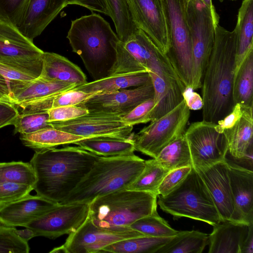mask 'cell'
<instances>
[{
	"mask_svg": "<svg viewBox=\"0 0 253 253\" xmlns=\"http://www.w3.org/2000/svg\"><path fill=\"white\" fill-rule=\"evenodd\" d=\"M188 0H162L167 22L169 49L167 54L185 87L192 78L191 37L186 18Z\"/></svg>",
	"mask_w": 253,
	"mask_h": 253,
	"instance_id": "cell-8",
	"label": "cell"
},
{
	"mask_svg": "<svg viewBox=\"0 0 253 253\" xmlns=\"http://www.w3.org/2000/svg\"><path fill=\"white\" fill-rule=\"evenodd\" d=\"M209 244V235L196 230L180 231L157 253H201Z\"/></svg>",
	"mask_w": 253,
	"mask_h": 253,
	"instance_id": "cell-32",
	"label": "cell"
},
{
	"mask_svg": "<svg viewBox=\"0 0 253 253\" xmlns=\"http://www.w3.org/2000/svg\"><path fill=\"white\" fill-rule=\"evenodd\" d=\"M88 214L89 204H59L25 227L33 230L36 237L55 239L75 232L87 219Z\"/></svg>",
	"mask_w": 253,
	"mask_h": 253,
	"instance_id": "cell-12",
	"label": "cell"
},
{
	"mask_svg": "<svg viewBox=\"0 0 253 253\" xmlns=\"http://www.w3.org/2000/svg\"><path fill=\"white\" fill-rule=\"evenodd\" d=\"M183 98L186 105L191 110H198L202 109L203 100L202 96L190 87H186L183 94Z\"/></svg>",
	"mask_w": 253,
	"mask_h": 253,
	"instance_id": "cell-50",
	"label": "cell"
},
{
	"mask_svg": "<svg viewBox=\"0 0 253 253\" xmlns=\"http://www.w3.org/2000/svg\"><path fill=\"white\" fill-rule=\"evenodd\" d=\"M253 253V224L249 225L248 234L243 242L241 253Z\"/></svg>",
	"mask_w": 253,
	"mask_h": 253,
	"instance_id": "cell-51",
	"label": "cell"
},
{
	"mask_svg": "<svg viewBox=\"0 0 253 253\" xmlns=\"http://www.w3.org/2000/svg\"><path fill=\"white\" fill-rule=\"evenodd\" d=\"M56 129L88 138L132 139L133 126L126 125L121 116L92 113L62 122H50Z\"/></svg>",
	"mask_w": 253,
	"mask_h": 253,
	"instance_id": "cell-11",
	"label": "cell"
},
{
	"mask_svg": "<svg viewBox=\"0 0 253 253\" xmlns=\"http://www.w3.org/2000/svg\"><path fill=\"white\" fill-rule=\"evenodd\" d=\"M29 2V0H0V20L18 28Z\"/></svg>",
	"mask_w": 253,
	"mask_h": 253,
	"instance_id": "cell-40",
	"label": "cell"
},
{
	"mask_svg": "<svg viewBox=\"0 0 253 253\" xmlns=\"http://www.w3.org/2000/svg\"><path fill=\"white\" fill-rule=\"evenodd\" d=\"M98 93H86L74 88L56 94L51 108L63 106H78Z\"/></svg>",
	"mask_w": 253,
	"mask_h": 253,
	"instance_id": "cell-45",
	"label": "cell"
},
{
	"mask_svg": "<svg viewBox=\"0 0 253 253\" xmlns=\"http://www.w3.org/2000/svg\"><path fill=\"white\" fill-rule=\"evenodd\" d=\"M26 229L22 230H17L16 229L15 232L17 236L23 241L28 242L30 239L36 237L34 231L29 228L25 227Z\"/></svg>",
	"mask_w": 253,
	"mask_h": 253,
	"instance_id": "cell-53",
	"label": "cell"
},
{
	"mask_svg": "<svg viewBox=\"0 0 253 253\" xmlns=\"http://www.w3.org/2000/svg\"><path fill=\"white\" fill-rule=\"evenodd\" d=\"M82 148L99 156L112 157L134 154L132 139L88 138L74 143Z\"/></svg>",
	"mask_w": 253,
	"mask_h": 253,
	"instance_id": "cell-29",
	"label": "cell"
},
{
	"mask_svg": "<svg viewBox=\"0 0 253 253\" xmlns=\"http://www.w3.org/2000/svg\"><path fill=\"white\" fill-rule=\"evenodd\" d=\"M59 204L37 194H29L0 208V223L7 226L25 227Z\"/></svg>",
	"mask_w": 253,
	"mask_h": 253,
	"instance_id": "cell-20",
	"label": "cell"
},
{
	"mask_svg": "<svg viewBox=\"0 0 253 253\" xmlns=\"http://www.w3.org/2000/svg\"><path fill=\"white\" fill-rule=\"evenodd\" d=\"M228 164L234 203L232 221L250 225L253 224V171L228 162Z\"/></svg>",
	"mask_w": 253,
	"mask_h": 253,
	"instance_id": "cell-19",
	"label": "cell"
},
{
	"mask_svg": "<svg viewBox=\"0 0 253 253\" xmlns=\"http://www.w3.org/2000/svg\"><path fill=\"white\" fill-rule=\"evenodd\" d=\"M100 157L79 146L36 150L30 161L36 177L34 190L60 204Z\"/></svg>",
	"mask_w": 253,
	"mask_h": 253,
	"instance_id": "cell-1",
	"label": "cell"
},
{
	"mask_svg": "<svg viewBox=\"0 0 253 253\" xmlns=\"http://www.w3.org/2000/svg\"><path fill=\"white\" fill-rule=\"evenodd\" d=\"M155 159L169 171L184 167H193L190 149L184 133L165 147Z\"/></svg>",
	"mask_w": 253,
	"mask_h": 253,
	"instance_id": "cell-33",
	"label": "cell"
},
{
	"mask_svg": "<svg viewBox=\"0 0 253 253\" xmlns=\"http://www.w3.org/2000/svg\"><path fill=\"white\" fill-rule=\"evenodd\" d=\"M243 114V106L240 103L234 105L232 110L222 119L217 122L215 130L220 133L233 126L240 119Z\"/></svg>",
	"mask_w": 253,
	"mask_h": 253,
	"instance_id": "cell-47",
	"label": "cell"
},
{
	"mask_svg": "<svg viewBox=\"0 0 253 253\" xmlns=\"http://www.w3.org/2000/svg\"><path fill=\"white\" fill-rule=\"evenodd\" d=\"M66 6L65 0H29L24 16L17 29L33 42Z\"/></svg>",
	"mask_w": 253,
	"mask_h": 253,
	"instance_id": "cell-21",
	"label": "cell"
},
{
	"mask_svg": "<svg viewBox=\"0 0 253 253\" xmlns=\"http://www.w3.org/2000/svg\"><path fill=\"white\" fill-rule=\"evenodd\" d=\"M144 236L133 230L123 232L103 230L93 224L88 217L75 232L69 235L63 245L53 249L49 253H99L105 247L119 241Z\"/></svg>",
	"mask_w": 253,
	"mask_h": 253,
	"instance_id": "cell-13",
	"label": "cell"
},
{
	"mask_svg": "<svg viewBox=\"0 0 253 253\" xmlns=\"http://www.w3.org/2000/svg\"><path fill=\"white\" fill-rule=\"evenodd\" d=\"M158 197L161 209L174 218L185 217L212 226L222 221L207 186L193 167L174 190L166 196Z\"/></svg>",
	"mask_w": 253,
	"mask_h": 253,
	"instance_id": "cell-6",
	"label": "cell"
},
{
	"mask_svg": "<svg viewBox=\"0 0 253 253\" xmlns=\"http://www.w3.org/2000/svg\"><path fill=\"white\" fill-rule=\"evenodd\" d=\"M0 93L9 98L13 103L11 97L9 80L0 74Z\"/></svg>",
	"mask_w": 253,
	"mask_h": 253,
	"instance_id": "cell-52",
	"label": "cell"
},
{
	"mask_svg": "<svg viewBox=\"0 0 253 253\" xmlns=\"http://www.w3.org/2000/svg\"><path fill=\"white\" fill-rule=\"evenodd\" d=\"M66 5L77 4L84 7L91 11L101 12L110 16L106 0H65Z\"/></svg>",
	"mask_w": 253,
	"mask_h": 253,
	"instance_id": "cell-49",
	"label": "cell"
},
{
	"mask_svg": "<svg viewBox=\"0 0 253 253\" xmlns=\"http://www.w3.org/2000/svg\"><path fill=\"white\" fill-rule=\"evenodd\" d=\"M158 196L123 189L94 199L89 204L88 218L97 227L115 232L132 230L130 225L157 211Z\"/></svg>",
	"mask_w": 253,
	"mask_h": 253,
	"instance_id": "cell-5",
	"label": "cell"
},
{
	"mask_svg": "<svg viewBox=\"0 0 253 253\" xmlns=\"http://www.w3.org/2000/svg\"><path fill=\"white\" fill-rule=\"evenodd\" d=\"M0 100L7 101H8V102H10L13 103L12 102L9 98L4 96L1 93H0Z\"/></svg>",
	"mask_w": 253,
	"mask_h": 253,
	"instance_id": "cell-55",
	"label": "cell"
},
{
	"mask_svg": "<svg viewBox=\"0 0 253 253\" xmlns=\"http://www.w3.org/2000/svg\"><path fill=\"white\" fill-rule=\"evenodd\" d=\"M242 106V117L222 133L234 159L253 162V106Z\"/></svg>",
	"mask_w": 253,
	"mask_h": 253,
	"instance_id": "cell-22",
	"label": "cell"
},
{
	"mask_svg": "<svg viewBox=\"0 0 253 253\" xmlns=\"http://www.w3.org/2000/svg\"><path fill=\"white\" fill-rule=\"evenodd\" d=\"M36 180L35 171L30 162L0 163V182H14L34 186Z\"/></svg>",
	"mask_w": 253,
	"mask_h": 253,
	"instance_id": "cell-37",
	"label": "cell"
},
{
	"mask_svg": "<svg viewBox=\"0 0 253 253\" xmlns=\"http://www.w3.org/2000/svg\"><path fill=\"white\" fill-rule=\"evenodd\" d=\"M190 116V110L183 100L169 112L134 133L135 150L156 158L165 147L184 133Z\"/></svg>",
	"mask_w": 253,
	"mask_h": 253,
	"instance_id": "cell-9",
	"label": "cell"
},
{
	"mask_svg": "<svg viewBox=\"0 0 253 253\" xmlns=\"http://www.w3.org/2000/svg\"><path fill=\"white\" fill-rule=\"evenodd\" d=\"M13 104L27 102L72 89L76 85L69 83L45 80L39 77L31 80H9Z\"/></svg>",
	"mask_w": 253,
	"mask_h": 253,
	"instance_id": "cell-23",
	"label": "cell"
},
{
	"mask_svg": "<svg viewBox=\"0 0 253 253\" xmlns=\"http://www.w3.org/2000/svg\"><path fill=\"white\" fill-rule=\"evenodd\" d=\"M67 38L94 80L110 75L120 40L102 17L92 13L72 20Z\"/></svg>",
	"mask_w": 253,
	"mask_h": 253,
	"instance_id": "cell-3",
	"label": "cell"
},
{
	"mask_svg": "<svg viewBox=\"0 0 253 253\" xmlns=\"http://www.w3.org/2000/svg\"><path fill=\"white\" fill-rule=\"evenodd\" d=\"M169 171L155 158L145 161L142 171L126 189L149 192L158 196L159 186Z\"/></svg>",
	"mask_w": 253,
	"mask_h": 253,
	"instance_id": "cell-35",
	"label": "cell"
},
{
	"mask_svg": "<svg viewBox=\"0 0 253 253\" xmlns=\"http://www.w3.org/2000/svg\"><path fill=\"white\" fill-rule=\"evenodd\" d=\"M155 105L154 97L141 103L128 113L121 116L122 120L127 125L133 126L149 122L148 115Z\"/></svg>",
	"mask_w": 253,
	"mask_h": 253,
	"instance_id": "cell-44",
	"label": "cell"
},
{
	"mask_svg": "<svg viewBox=\"0 0 253 253\" xmlns=\"http://www.w3.org/2000/svg\"><path fill=\"white\" fill-rule=\"evenodd\" d=\"M43 53L17 28L0 20V61L33 63L42 60Z\"/></svg>",
	"mask_w": 253,
	"mask_h": 253,
	"instance_id": "cell-18",
	"label": "cell"
},
{
	"mask_svg": "<svg viewBox=\"0 0 253 253\" xmlns=\"http://www.w3.org/2000/svg\"><path fill=\"white\" fill-rule=\"evenodd\" d=\"M86 137L68 133L54 127L45 128L36 132L21 134L23 144L29 148L38 150L55 148L83 140Z\"/></svg>",
	"mask_w": 253,
	"mask_h": 253,
	"instance_id": "cell-28",
	"label": "cell"
},
{
	"mask_svg": "<svg viewBox=\"0 0 253 253\" xmlns=\"http://www.w3.org/2000/svg\"><path fill=\"white\" fill-rule=\"evenodd\" d=\"M154 96V89L150 82L134 88L96 93L78 106L90 113L122 116Z\"/></svg>",
	"mask_w": 253,
	"mask_h": 253,
	"instance_id": "cell-14",
	"label": "cell"
},
{
	"mask_svg": "<svg viewBox=\"0 0 253 253\" xmlns=\"http://www.w3.org/2000/svg\"><path fill=\"white\" fill-rule=\"evenodd\" d=\"M48 122H62L74 119L88 113V111L78 106H63L47 111Z\"/></svg>",
	"mask_w": 253,
	"mask_h": 253,
	"instance_id": "cell-46",
	"label": "cell"
},
{
	"mask_svg": "<svg viewBox=\"0 0 253 253\" xmlns=\"http://www.w3.org/2000/svg\"><path fill=\"white\" fill-rule=\"evenodd\" d=\"M33 190L34 187L31 185L9 182H0V208L30 194Z\"/></svg>",
	"mask_w": 253,
	"mask_h": 253,
	"instance_id": "cell-42",
	"label": "cell"
},
{
	"mask_svg": "<svg viewBox=\"0 0 253 253\" xmlns=\"http://www.w3.org/2000/svg\"><path fill=\"white\" fill-rule=\"evenodd\" d=\"M237 35L218 25L202 83L203 120L217 123L232 110Z\"/></svg>",
	"mask_w": 253,
	"mask_h": 253,
	"instance_id": "cell-2",
	"label": "cell"
},
{
	"mask_svg": "<svg viewBox=\"0 0 253 253\" xmlns=\"http://www.w3.org/2000/svg\"><path fill=\"white\" fill-rule=\"evenodd\" d=\"M151 82L148 72L117 74L74 88L86 93H99L137 87Z\"/></svg>",
	"mask_w": 253,
	"mask_h": 253,
	"instance_id": "cell-27",
	"label": "cell"
},
{
	"mask_svg": "<svg viewBox=\"0 0 253 253\" xmlns=\"http://www.w3.org/2000/svg\"><path fill=\"white\" fill-rule=\"evenodd\" d=\"M232 99L234 105L240 103L253 106V50L248 53L234 77Z\"/></svg>",
	"mask_w": 253,
	"mask_h": 253,
	"instance_id": "cell-30",
	"label": "cell"
},
{
	"mask_svg": "<svg viewBox=\"0 0 253 253\" xmlns=\"http://www.w3.org/2000/svg\"><path fill=\"white\" fill-rule=\"evenodd\" d=\"M19 114L18 108L13 103L0 100V128L13 125Z\"/></svg>",
	"mask_w": 253,
	"mask_h": 253,
	"instance_id": "cell-48",
	"label": "cell"
},
{
	"mask_svg": "<svg viewBox=\"0 0 253 253\" xmlns=\"http://www.w3.org/2000/svg\"><path fill=\"white\" fill-rule=\"evenodd\" d=\"M40 78L74 84L76 86L87 83L85 74L76 65L57 53L44 52Z\"/></svg>",
	"mask_w": 253,
	"mask_h": 253,
	"instance_id": "cell-25",
	"label": "cell"
},
{
	"mask_svg": "<svg viewBox=\"0 0 253 253\" xmlns=\"http://www.w3.org/2000/svg\"><path fill=\"white\" fill-rule=\"evenodd\" d=\"M249 225L242 222L225 220L213 226L209 235V253H241Z\"/></svg>",
	"mask_w": 253,
	"mask_h": 253,
	"instance_id": "cell-24",
	"label": "cell"
},
{
	"mask_svg": "<svg viewBox=\"0 0 253 253\" xmlns=\"http://www.w3.org/2000/svg\"><path fill=\"white\" fill-rule=\"evenodd\" d=\"M14 227L0 225V253H28V242L16 234Z\"/></svg>",
	"mask_w": 253,
	"mask_h": 253,
	"instance_id": "cell-41",
	"label": "cell"
},
{
	"mask_svg": "<svg viewBox=\"0 0 253 253\" xmlns=\"http://www.w3.org/2000/svg\"><path fill=\"white\" fill-rule=\"evenodd\" d=\"M42 68V60L25 64L0 61V74L8 80H31L38 78Z\"/></svg>",
	"mask_w": 253,
	"mask_h": 253,
	"instance_id": "cell-38",
	"label": "cell"
},
{
	"mask_svg": "<svg viewBox=\"0 0 253 253\" xmlns=\"http://www.w3.org/2000/svg\"><path fill=\"white\" fill-rule=\"evenodd\" d=\"M195 169L207 186L219 213L221 221H232L234 203L227 160Z\"/></svg>",
	"mask_w": 253,
	"mask_h": 253,
	"instance_id": "cell-17",
	"label": "cell"
},
{
	"mask_svg": "<svg viewBox=\"0 0 253 253\" xmlns=\"http://www.w3.org/2000/svg\"><path fill=\"white\" fill-rule=\"evenodd\" d=\"M173 237L157 238L144 236L128 238L105 247L99 253H157Z\"/></svg>",
	"mask_w": 253,
	"mask_h": 253,
	"instance_id": "cell-31",
	"label": "cell"
},
{
	"mask_svg": "<svg viewBox=\"0 0 253 253\" xmlns=\"http://www.w3.org/2000/svg\"><path fill=\"white\" fill-rule=\"evenodd\" d=\"M215 125L202 120L192 123L184 132L195 169L227 160L228 144L223 134L215 130Z\"/></svg>",
	"mask_w": 253,
	"mask_h": 253,
	"instance_id": "cell-10",
	"label": "cell"
},
{
	"mask_svg": "<svg viewBox=\"0 0 253 253\" xmlns=\"http://www.w3.org/2000/svg\"><path fill=\"white\" fill-rule=\"evenodd\" d=\"M192 167H184L170 170L164 177L158 188V196H166L178 186L186 178Z\"/></svg>",
	"mask_w": 253,
	"mask_h": 253,
	"instance_id": "cell-43",
	"label": "cell"
},
{
	"mask_svg": "<svg viewBox=\"0 0 253 253\" xmlns=\"http://www.w3.org/2000/svg\"><path fill=\"white\" fill-rule=\"evenodd\" d=\"M158 49L149 37L138 29L125 42H118L116 62L109 76L148 72L147 65Z\"/></svg>",
	"mask_w": 253,
	"mask_h": 253,
	"instance_id": "cell-16",
	"label": "cell"
},
{
	"mask_svg": "<svg viewBox=\"0 0 253 253\" xmlns=\"http://www.w3.org/2000/svg\"><path fill=\"white\" fill-rule=\"evenodd\" d=\"M145 161L134 154L101 156L61 204H89L98 197L126 189L142 171Z\"/></svg>",
	"mask_w": 253,
	"mask_h": 253,
	"instance_id": "cell-4",
	"label": "cell"
},
{
	"mask_svg": "<svg viewBox=\"0 0 253 253\" xmlns=\"http://www.w3.org/2000/svg\"><path fill=\"white\" fill-rule=\"evenodd\" d=\"M13 125L15 133L26 134L39 130L53 127L48 122L47 112L20 113L15 119Z\"/></svg>",
	"mask_w": 253,
	"mask_h": 253,
	"instance_id": "cell-39",
	"label": "cell"
},
{
	"mask_svg": "<svg viewBox=\"0 0 253 253\" xmlns=\"http://www.w3.org/2000/svg\"><path fill=\"white\" fill-rule=\"evenodd\" d=\"M110 17L122 42L131 37L139 29L134 22L128 0H106Z\"/></svg>",
	"mask_w": 253,
	"mask_h": 253,
	"instance_id": "cell-34",
	"label": "cell"
},
{
	"mask_svg": "<svg viewBox=\"0 0 253 253\" xmlns=\"http://www.w3.org/2000/svg\"><path fill=\"white\" fill-rule=\"evenodd\" d=\"M129 228L146 236L157 238L174 237L179 232L171 228L157 211L136 220Z\"/></svg>",
	"mask_w": 253,
	"mask_h": 253,
	"instance_id": "cell-36",
	"label": "cell"
},
{
	"mask_svg": "<svg viewBox=\"0 0 253 253\" xmlns=\"http://www.w3.org/2000/svg\"><path fill=\"white\" fill-rule=\"evenodd\" d=\"M220 2H222L225 0H219Z\"/></svg>",
	"mask_w": 253,
	"mask_h": 253,
	"instance_id": "cell-56",
	"label": "cell"
},
{
	"mask_svg": "<svg viewBox=\"0 0 253 253\" xmlns=\"http://www.w3.org/2000/svg\"><path fill=\"white\" fill-rule=\"evenodd\" d=\"M186 18L192 46V71L189 87L201 88L204 72L214 42L215 29L211 12L200 0H188Z\"/></svg>",
	"mask_w": 253,
	"mask_h": 253,
	"instance_id": "cell-7",
	"label": "cell"
},
{
	"mask_svg": "<svg viewBox=\"0 0 253 253\" xmlns=\"http://www.w3.org/2000/svg\"><path fill=\"white\" fill-rule=\"evenodd\" d=\"M128 2L137 28L167 54L170 45L162 0H128Z\"/></svg>",
	"mask_w": 253,
	"mask_h": 253,
	"instance_id": "cell-15",
	"label": "cell"
},
{
	"mask_svg": "<svg viewBox=\"0 0 253 253\" xmlns=\"http://www.w3.org/2000/svg\"><path fill=\"white\" fill-rule=\"evenodd\" d=\"M237 51L234 77L248 53L253 50V0H243L235 28Z\"/></svg>",
	"mask_w": 253,
	"mask_h": 253,
	"instance_id": "cell-26",
	"label": "cell"
},
{
	"mask_svg": "<svg viewBox=\"0 0 253 253\" xmlns=\"http://www.w3.org/2000/svg\"><path fill=\"white\" fill-rule=\"evenodd\" d=\"M201 0L210 10L214 25L216 27L219 23V17L216 13L214 6L212 2V0Z\"/></svg>",
	"mask_w": 253,
	"mask_h": 253,
	"instance_id": "cell-54",
	"label": "cell"
}]
</instances>
